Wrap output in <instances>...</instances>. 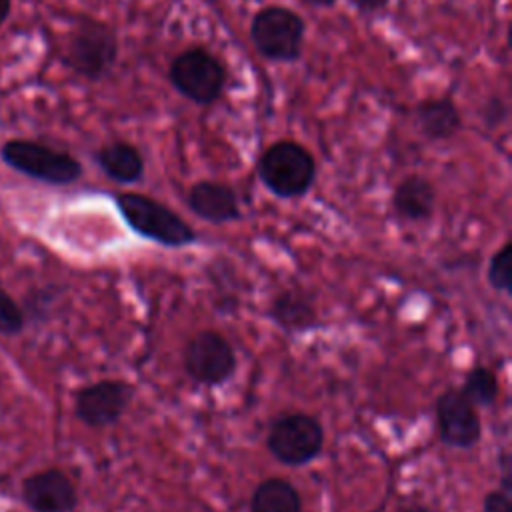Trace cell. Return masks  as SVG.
<instances>
[{"instance_id":"1","label":"cell","mask_w":512,"mask_h":512,"mask_svg":"<svg viewBox=\"0 0 512 512\" xmlns=\"http://www.w3.org/2000/svg\"><path fill=\"white\" fill-rule=\"evenodd\" d=\"M124 222L142 238L168 248H182L198 240L196 230L166 204L138 192L114 196Z\"/></svg>"},{"instance_id":"2","label":"cell","mask_w":512,"mask_h":512,"mask_svg":"<svg viewBox=\"0 0 512 512\" xmlns=\"http://www.w3.org/2000/svg\"><path fill=\"white\" fill-rule=\"evenodd\" d=\"M258 176L274 196L300 198L314 184L316 160L302 144L278 140L262 152Z\"/></svg>"},{"instance_id":"3","label":"cell","mask_w":512,"mask_h":512,"mask_svg":"<svg viewBox=\"0 0 512 512\" xmlns=\"http://www.w3.org/2000/svg\"><path fill=\"white\" fill-rule=\"evenodd\" d=\"M0 154L2 160L16 172L46 184L66 186L82 176V164L72 154L34 140H8L4 142Z\"/></svg>"},{"instance_id":"4","label":"cell","mask_w":512,"mask_h":512,"mask_svg":"<svg viewBox=\"0 0 512 512\" xmlns=\"http://www.w3.org/2000/svg\"><path fill=\"white\" fill-rule=\"evenodd\" d=\"M306 24L290 8L266 6L250 22L254 48L272 62H294L302 56Z\"/></svg>"},{"instance_id":"5","label":"cell","mask_w":512,"mask_h":512,"mask_svg":"<svg viewBox=\"0 0 512 512\" xmlns=\"http://www.w3.org/2000/svg\"><path fill=\"white\" fill-rule=\"evenodd\" d=\"M266 446L286 466H304L318 458L324 446V428L306 412H290L272 420Z\"/></svg>"},{"instance_id":"6","label":"cell","mask_w":512,"mask_h":512,"mask_svg":"<svg viewBox=\"0 0 512 512\" xmlns=\"http://www.w3.org/2000/svg\"><path fill=\"white\" fill-rule=\"evenodd\" d=\"M168 78L184 98L206 106L220 98L226 86V68L204 48H190L172 60Z\"/></svg>"},{"instance_id":"7","label":"cell","mask_w":512,"mask_h":512,"mask_svg":"<svg viewBox=\"0 0 512 512\" xmlns=\"http://www.w3.org/2000/svg\"><path fill=\"white\" fill-rule=\"evenodd\" d=\"M116 58L118 40L114 30L98 20H80L66 48L68 66L88 80H100L110 72Z\"/></svg>"},{"instance_id":"8","label":"cell","mask_w":512,"mask_h":512,"mask_svg":"<svg viewBox=\"0 0 512 512\" xmlns=\"http://www.w3.org/2000/svg\"><path fill=\"white\" fill-rule=\"evenodd\" d=\"M184 370L198 384L220 386L236 372V354L220 332L202 330L184 348Z\"/></svg>"},{"instance_id":"9","label":"cell","mask_w":512,"mask_h":512,"mask_svg":"<svg viewBox=\"0 0 512 512\" xmlns=\"http://www.w3.org/2000/svg\"><path fill=\"white\" fill-rule=\"evenodd\" d=\"M132 396V384L124 380H100L76 392L74 412L82 424L90 428H106L124 416Z\"/></svg>"},{"instance_id":"10","label":"cell","mask_w":512,"mask_h":512,"mask_svg":"<svg viewBox=\"0 0 512 512\" xmlns=\"http://www.w3.org/2000/svg\"><path fill=\"white\" fill-rule=\"evenodd\" d=\"M440 440L452 448H472L482 436L480 416L458 388H448L436 398Z\"/></svg>"},{"instance_id":"11","label":"cell","mask_w":512,"mask_h":512,"mask_svg":"<svg viewBox=\"0 0 512 512\" xmlns=\"http://www.w3.org/2000/svg\"><path fill=\"white\" fill-rule=\"evenodd\" d=\"M22 500L32 512H72L78 492L64 470L46 468L22 480Z\"/></svg>"},{"instance_id":"12","label":"cell","mask_w":512,"mask_h":512,"mask_svg":"<svg viewBox=\"0 0 512 512\" xmlns=\"http://www.w3.org/2000/svg\"><path fill=\"white\" fill-rule=\"evenodd\" d=\"M188 208L202 220L226 224L242 218L238 196L232 186L214 180H200L186 192Z\"/></svg>"},{"instance_id":"13","label":"cell","mask_w":512,"mask_h":512,"mask_svg":"<svg viewBox=\"0 0 512 512\" xmlns=\"http://www.w3.org/2000/svg\"><path fill=\"white\" fill-rule=\"evenodd\" d=\"M434 186L420 174H410L398 182L392 194V208L398 218L408 222H422L434 210Z\"/></svg>"},{"instance_id":"14","label":"cell","mask_w":512,"mask_h":512,"mask_svg":"<svg viewBox=\"0 0 512 512\" xmlns=\"http://www.w3.org/2000/svg\"><path fill=\"white\" fill-rule=\"evenodd\" d=\"M414 118L420 132L430 140L452 138L462 126L460 112L448 94L422 100L414 110Z\"/></svg>"},{"instance_id":"15","label":"cell","mask_w":512,"mask_h":512,"mask_svg":"<svg viewBox=\"0 0 512 512\" xmlns=\"http://www.w3.org/2000/svg\"><path fill=\"white\" fill-rule=\"evenodd\" d=\"M100 170L114 182L134 184L144 174V158L130 142H110L94 154Z\"/></svg>"},{"instance_id":"16","label":"cell","mask_w":512,"mask_h":512,"mask_svg":"<svg viewBox=\"0 0 512 512\" xmlns=\"http://www.w3.org/2000/svg\"><path fill=\"white\" fill-rule=\"evenodd\" d=\"M270 318L288 332H304L318 324L310 298L302 292L286 290L278 294L270 306Z\"/></svg>"},{"instance_id":"17","label":"cell","mask_w":512,"mask_h":512,"mask_svg":"<svg viewBox=\"0 0 512 512\" xmlns=\"http://www.w3.org/2000/svg\"><path fill=\"white\" fill-rule=\"evenodd\" d=\"M250 512H302V498L286 478H266L250 496Z\"/></svg>"},{"instance_id":"18","label":"cell","mask_w":512,"mask_h":512,"mask_svg":"<svg viewBox=\"0 0 512 512\" xmlns=\"http://www.w3.org/2000/svg\"><path fill=\"white\" fill-rule=\"evenodd\" d=\"M460 392L466 396V400L472 406L490 408L498 398V378L496 374L486 366H474L460 388Z\"/></svg>"},{"instance_id":"19","label":"cell","mask_w":512,"mask_h":512,"mask_svg":"<svg viewBox=\"0 0 512 512\" xmlns=\"http://www.w3.org/2000/svg\"><path fill=\"white\" fill-rule=\"evenodd\" d=\"M512 244L506 242L498 252L492 254L488 262V284L494 290H500L504 294H512Z\"/></svg>"},{"instance_id":"20","label":"cell","mask_w":512,"mask_h":512,"mask_svg":"<svg viewBox=\"0 0 512 512\" xmlns=\"http://www.w3.org/2000/svg\"><path fill=\"white\" fill-rule=\"evenodd\" d=\"M24 328V312L18 302L0 286V334L14 336Z\"/></svg>"},{"instance_id":"21","label":"cell","mask_w":512,"mask_h":512,"mask_svg":"<svg viewBox=\"0 0 512 512\" xmlns=\"http://www.w3.org/2000/svg\"><path fill=\"white\" fill-rule=\"evenodd\" d=\"M508 118V106L502 98L498 96H492L486 106H484V122L488 128H498L502 122H506Z\"/></svg>"},{"instance_id":"22","label":"cell","mask_w":512,"mask_h":512,"mask_svg":"<svg viewBox=\"0 0 512 512\" xmlns=\"http://www.w3.org/2000/svg\"><path fill=\"white\" fill-rule=\"evenodd\" d=\"M482 512H512L510 492L506 490H492L484 496Z\"/></svg>"},{"instance_id":"23","label":"cell","mask_w":512,"mask_h":512,"mask_svg":"<svg viewBox=\"0 0 512 512\" xmlns=\"http://www.w3.org/2000/svg\"><path fill=\"white\" fill-rule=\"evenodd\" d=\"M348 2L354 4L360 12L370 14V12H378V10L386 8V4H388L390 0H348Z\"/></svg>"},{"instance_id":"24","label":"cell","mask_w":512,"mask_h":512,"mask_svg":"<svg viewBox=\"0 0 512 512\" xmlns=\"http://www.w3.org/2000/svg\"><path fill=\"white\" fill-rule=\"evenodd\" d=\"M396 512H438V510H434L432 506L422 504V502H406V504H400L396 508Z\"/></svg>"},{"instance_id":"25","label":"cell","mask_w":512,"mask_h":512,"mask_svg":"<svg viewBox=\"0 0 512 512\" xmlns=\"http://www.w3.org/2000/svg\"><path fill=\"white\" fill-rule=\"evenodd\" d=\"M10 8H12L10 0H0V26L6 22V18L10 14Z\"/></svg>"},{"instance_id":"26","label":"cell","mask_w":512,"mask_h":512,"mask_svg":"<svg viewBox=\"0 0 512 512\" xmlns=\"http://www.w3.org/2000/svg\"><path fill=\"white\" fill-rule=\"evenodd\" d=\"M304 4H310V6H316V8H330L336 4V0H302Z\"/></svg>"}]
</instances>
